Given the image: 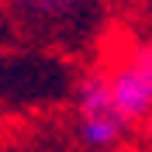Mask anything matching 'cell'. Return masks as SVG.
<instances>
[{"mask_svg": "<svg viewBox=\"0 0 152 152\" xmlns=\"http://www.w3.org/2000/svg\"><path fill=\"white\" fill-rule=\"evenodd\" d=\"M76 104H80V138L94 149H104L114 145L128 128V118L118 111L111 94V80H107V69H90V73L80 80V90H76Z\"/></svg>", "mask_w": 152, "mask_h": 152, "instance_id": "obj_1", "label": "cell"}, {"mask_svg": "<svg viewBox=\"0 0 152 152\" xmlns=\"http://www.w3.org/2000/svg\"><path fill=\"white\" fill-rule=\"evenodd\" d=\"M107 80H111L118 111L128 121H149L152 118V73L132 48L124 52V59H118L107 69Z\"/></svg>", "mask_w": 152, "mask_h": 152, "instance_id": "obj_2", "label": "cell"}, {"mask_svg": "<svg viewBox=\"0 0 152 152\" xmlns=\"http://www.w3.org/2000/svg\"><path fill=\"white\" fill-rule=\"evenodd\" d=\"M14 4H21V7L31 10V14H48V18H56V14H66L76 0H14Z\"/></svg>", "mask_w": 152, "mask_h": 152, "instance_id": "obj_3", "label": "cell"}, {"mask_svg": "<svg viewBox=\"0 0 152 152\" xmlns=\"http://www.w3.org/2000/svg\"><path fill=\"white\" fill-rule=\"evenodd\" d=\"M132 52L142 59L145 66H149V73H152V42H138V45H132Z\"/></svg>", "mask_w": 152, "mask_h": 152, "instance_id": "obj_4", "label": "cell"}, {"mask_svg": "<svg viewBox=\"0 0 152 152\" xmlns=\"http://www.w3.org/2000/svg\"><path fill=\"white\" fill-rule=\"evenodd\" d=\"M145 132H149V135H152V118H149V121H145Z\"/></svg>", "mask_w": 152, "mask_h": 152, "instance_id": "obj_5", "label": "cell"}]
</instances>
